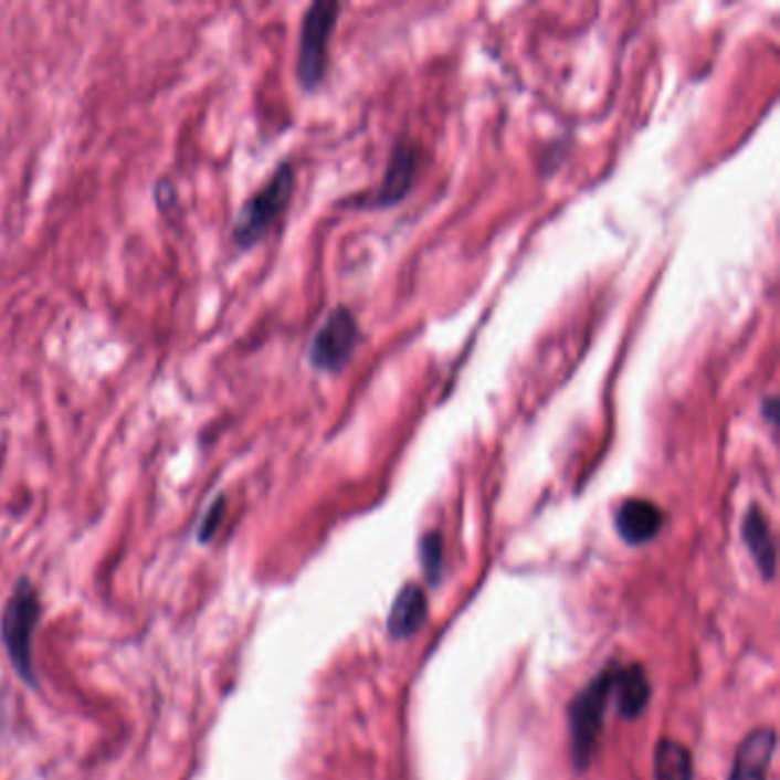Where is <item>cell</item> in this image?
<instances>
[{
	"instance_id": "7",
	"label": "cell",
	"mask_w": 780,
	"mask_h": 780,
	"mask_svg": "<svg viewBox=\"0 0 780 780\" xmlns=\"http://www.w3.org/2000/svg\"><path fill=\"white\" fill-rule=\"evenodd\" d=\"M773 749H776V735L771 728L753 730L739 744L730 780H767Z\"/></svg>"
},
{
	"instance_id": "6",
	"label": "cell",
	"mask_w": 780,
	"mask_h": 780,
	"mask_svg": "<svg viewBox=\"0 0 780 780\" xmlns=\"http://www.w3.org/2000/svg\"><path fill=\"white\" fill-rule=\"evenodd\" d=\"M664 525L662 510L647 499H628L615 513V529L630 545H643L653 540Z\"/></svg>"
},
{
	"instance_id": "1",
	"label": "cell",
	"mask_w": 780,
	"mask_h": 780,
	"mask_svg": "<svg viewBox=\"0 0 780 780\" xmlns=\"http://www.w3.org/2000/svg\"><path fill=\"white\" fill-rule=\"evenodd\" d=\"M40 623V598L32 583L21 577L0 615V639L6 643L10 662L21 679L35 687V664H32V636Z\"/></svg>"
},
{
	"instance_id": "15",
	"label": "cell",
	"mask_w": 780,
	"mask_h": 780,
	"mask_svg": "<svg viewBox=\"0 0 780 780\" xmlns=\"http://www.w3.org/2000/svg\"><path fill=\"white\" fill-rule=\"evenodd\" d=\"M776 405H778V403H776L773 399H769L767 405H765V408H767V417H769L771 424H776V421H778V417H776Z\"/></svg>"
},
{
	"instance_id": "12",
	"label": "cell",
	"mask_w": 780,
	"mask_h": 780,
	"mask_svg": "<svg viewBox=\"0 0 780 780\" xmlns=\"http://www.w3.org/2000/svg\"><path fill=\"white\" fill-rule=\"evenodd\" d=\"M653 773L655 780H694V762L687 746L673 739H662L655 746Z\"/></svg>"
},
{
	"instance_id": "16",
	"label": "cell",
	"mask_w": 780,
	"mask_h": 780,
	"mask_svg": "<svg viewBox=\"0 0 780 780\" xmlns=\"http://www.w3.org/2000/svg\"><path fill=\"white\" fill-rule=\"evenodd\" d=\"M0 467H3V463H0Z\"/></svg>"
},
{
	"instance_id": "4",
	"label": "cell",
	"mask_w": 780,
	"mask_h": 780,
	"mask_svg": "<svg viewBox=\"0 0 780 780\" xmlns=\"http://www.w3.org/2000/svg\"><path fill=\"white\" fill-rule=\"evenodd\" d=\"M609 696H611V673H602L575 698L570 707L572 758L579 769L587 767L593 758Z\"/></svg>"
},
{
	"instance_id": "14",
	"label": "cell",
	"mask_w": 780,
	"mask_h": 780,
	"mask_svg": "<svg viewBox=\"0 0 780 780\" xmlns=\"http://www.w3.org/2000/svg\"><path fill=\"white\" fill-rule=\"evenodd\" d=\"M224 508H226V499L224 497H218L204 513L202 517V525L198 529V540L200 542H209L215 531L220 529V523H222V517H224Z\"/></svg>"
},
{
	"instance_id": "3",
	"label": "cell",
	"mask_w": 780,
	"mask_h": 780,
	"mask_svg": "<svg viewBox=\"0 0 780 780\" xmlns=\"http://www.w3.org/2000/svg\"><path fill=\"white\" fill-rule=\"evenodd\" d=\"M337 0H316L303 17L296 74L305 89H314L325 76V67H328V46L333 30L337 25Z\"/></svg>"
},
{
	"instance_id": "5",
	"label": "cell",
	"mask_w": 780,
	"mask_h": 780,
	"mask_svg": "<svg viewBox=\"0 0 780 780\" xmlns=\"http://www.w3.org/2000/svg\"><path fill=\"white\" fill-rule=\"evenodd\" d=\"M357 339H360V330H357L352 312L346 307L333 309L309 346L312 367L325 373L341 371L355 352Z\"/></svg>"
},
{
	"instance_id": "11",
	"label": "cell",
	"mask_w": 780,
	"mask_h": 780,
	"mask_svg": "<svg viewBox=\"0 0 780 780\" xmlns=\"http://www.w3.org/2000/svg\"><path fill=\"white\" fill-rule=\"evenodd\" d=\"M741 536L746 547L753 555L760 572L765 579H771L776 575V545L771 538V529L767 525V517L760 508H751L744 517Z\"/></svg>"
},
{
	"instance_id": "9",
	"label": "cell",
	"mask_w": 780,
	"mask_h": 780,
	"mask_svg": "<svg viewBox=\"0 0 780 780\" xmlns=\"http://www.w3.org/2000/svg\"><path fill=\"white\" fill-rule=\"evenodd\" d=\"M414 170H417V149L410 145L394 147L392 158H389L387 175L382 179V186L373 198V204L384 207V204L399 202L412 186Z\"/></svg>"
},
{
	"instance_id": "2",
	"label": "cell",
	"mask_w": 780,
	"mask_h": 780,
	"mask_svg": "<svg viewBox=\"0 0 780 780\" xmlns=\"http://www.w3.org/2000/svg\"><path fill=\"white\" fill-rule=\"evenodd\" d=\"M294 188H296L294 166H291V162H282V166L271 175V179L259 188L239 211L234 232H232L234 243L247 250L262 241L271 230V224L288 207Z\"/></svg>"
},
{
	"instance_id": "8",
	"label": "cell",
	"mask_w": 780,
	"mask_h": 780,
	"mask_svg": "<svg viewBox=\"0 0 780 780\" xmlns=\"http://www.w3.org/2000/svg\"><path fill=\"white\" fill-rule=\"evenodd\" d=\"M611 694L621 717L634 719L645 709L650 700V682L641 666H628L611 673Z\"/></svg>"
},
{
	"instance_id": "10",
	"label": "cell",
	"mask_w": 780,
	"mask_h": 780,
	"mask_svg": "<svg viewBox=\"0 0 780 780\" xmlns=\"http://www.w3.org/2000/svg\"><path fill=\"white\" fill-rule=\"evenodd\" d=\"M426 595L421 593L417 587H405L394 604L392 611H389V621H387V630L394 639H408L412 636L421 625L426 621Z\"/></svg>"
},
{
	"instance_id": "13",
	"label": "cell",
	"mask_w": 780,
	"mask_h": 780,
	"mask_svg": "<svg viewBox=\"0 0 780 780\" xmlns=\"http://www.w3.org/2000/svg\"><path fill=\"white\" fill-rule=\"evenodd\" d=\"M421 561H424V570L431 581H438L440 568H442V540L438 534H429L421 542Z\"/></svg>"
}]
</instances>
